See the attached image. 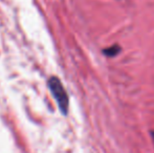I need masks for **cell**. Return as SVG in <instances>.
<instances>
[{
  "label": "cell",
  "mask_w": 154,
  "mask_h": 153,
  "mask_svg": "<svg viewBox=\"0 0 154 153\" xmlns=\"http://www.w3.org/2000/svg\"><path fill=\"white\" fill-rule=\"evenodd\" d=\"M151 136H152V141H153V143H154V130L151 131Z\"/></svg>",
  "instance_id": "obj_3"
},
{
  "label": "cell",
  "mask_w": 154,
  "mask_h": 153,
  "mask_svg": "<svg viewBox=\"0 0 154 153\" xmlns=\"http://www.w3.org/2000/svg\"><path fill=\"white\" fill-rule=\"evenodd\" d=\"M48 88L53 96L55 98L61 112L63 115H66L69 106L68 94H67L64 86L62 85L61 81L57 77H51L48 80Z\"/></svg>",
  "instance_id": "obj_1"
},
{
  "label": "cell",
  "mask_w": 154,
  "mask_h": 153,
  "mask_svg": "<svg viewBox=\"0 0 154 153\" xmlns=\"http://www.w3.org/2000/svg\"><path fill=\"white\" fill-rule=\"evenodd\" d=\"M121 51H122V48H121L120 45L113 44V45H111V46H109V47H107V48L104 49L103 53H104V55H106L107 57L113 58V57H116V56H118Z\"/></svg>",
  "instance_id": "obj_2"
}]
</instances>
